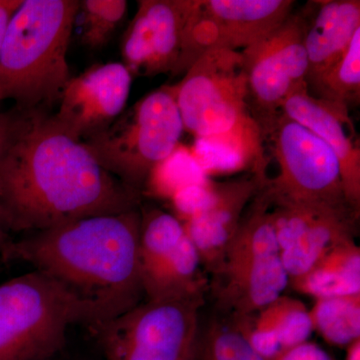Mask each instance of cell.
Segmentation results:
<instances>
[{"label":"cell","instance_id":"6da1fadb","mask_svg":"<svg viewBox=\"0 0 360 360\" xmlns=\"http://www.w3.org/2000/svg\"><path fill=\"white\" fill-rule=\"evenodd\" d=\"M132 191L97 163L45 110L8 113L0 149V226L37 233L75 220L141 205Z\"/></svg>","mask_w":360,"mask_h":360},{"label":"cell","instance_id":"7a4b0ae2","mask_svg":"<svg viewBox=\"0 0 360 360\" xmlns=\"http://www.w3.org/2000/svg\"><path fill=\"white\" fill-rule=\"evenodd\" d=\"M139 234L141 212L136 208L32 233L7 243L2 252L60 284L90 310L96 328L146 300Z\"/></svg>","mask_w":360,"mask_h":360},{"label":"cell","instance_id":"3957f363","mask_svg":"<svg viewBox=\"0 0 360 360\" xmlns=\"http://www.w3.org/2000/svg\"><path fill=\"white\" fill-rule=\"evenodd\" d=\"M172 89L184 131L217 148L229 162L266 176L264 136L248 108L240 51L207 49Z\"/></svg>","mask_w":360,"mask_h":360},{"label":"cell","instance_id":"277c9868","mask_svg":"<svg viewBox=\"0 0 360 360\" xmlns=\"http://www.w3.org/2000/svg\"><path fill=\"white\" fill-rule=\"evenodd\" d=\"M79 0H22L0 52V103L45 110L70 79L68 46Z\"/></svg>","mask_w":360,"mask_h":360},{"label":"cell","instance_id":"5b68a950","mask_svg":"<svg viewBox=\"0 0 360 360\" xmlns=\"http://www.w3.org/2000/svg\"><path fill=\"white\" fill-rule=\"evenodd\" d=\"M208 279L210 309L233 321L259 311L290 285L264 186Z\"/></svg>","mask_w":360,"mask_h":360},{"label":"cell","instance_id":"8992f818","mask_svg":"<svg viewBox=\"0 0 360 360\" xmlns=\"http://www.w3.org/2000/svg\"><path fill=\"white\" fill-rule=\"evenodd\" d=\"M92 328L94 315L39 270L0 285V360H44L65 345L73 324Z\"/></svg>","mask_w":360,"mask_h":360},{"label":"cell","instance_id":"52a82bcc","mask_svg":"<svg viewBox=\"0 0 360 360\" xmlns=\"http://www.w3.org/2000/svg\"><path fill=\"white\" fill-rule=\"evenodd\" d=\"M184 132L172 85H165L82 143L101 167L142 195L149 175L179 148Z\"/></svg>","mask_w":360,"mask_h":360},{"label":"cell","instance_id":"ba28073f","mask_svg":"<svg viewBox=\"0 0 360 360\" xmlns=\"http://www.w3.org/2000/svg\"><path fill=\"white\" fill-rule=\"evenodd\" d=\"M262 130L278 165V174L264 186L271 205L352 207L340 161L326 142L283 112Z\"/></svg>","mask_w":360,"mask_h":360},{"label":"cell","instance_id":"9c48e42d","mask_svg":"<svg viewBox=\"0 0 360 360\" xmlns=\"http://www.w3.org/2000/svg\"><path fill=\"white\" fill-rule=\"evenodd\" d=\"M206 296L143 300L90 329L106 360H191Z\"/></svg>","mask_w":360,"mask_h":360},{"label":"cell","instance_id":"30bf717a","mask_svg":"<svg viewBox=\"0 0 360 360\" xmlns=\"http://www.w3.org/2000/svg\"><path fill=\"white\" fill-rule=\"evenodd\" d=\"M200 0H139L120 42L132 77L186 72L196 60L193 32Z\"/></svg>","mask_w":360,"mask_h":360},{"label":"cell","instance_id":"8fae6325","mask_svg":"<svg viewBox=\"0 0 360 360\" xmlns=\"http://www.w3.org/2000/svg\"><path fill=\"white\" fill-rule=\"evenodd\" d=\"M139 265L144 300L206 296L208 279L200 255L172 213L141 205Z\"/></svg>","mask_w":360,"mask_h":360},{"label":"cell","instance_id":"7c38bea8","mask_svg":"<svg viewBox=\"0 0 360 360\" xmlns=\"http://www.w3.org/2000/svg\"><path fill=\"white\" fill-rule=\"evenodd\" d=\"M305 11H292L283 25L259 42L241 51L248 103L262 129L281 112L288 96L307 89L304 46Z\"/></svg>","mask_w":360,"mask_h":360},{"label":"cell","instance_id":"4fadbf2b","mask_svg":"<svg viewBox=\"0 0 360 360\" xmlns=\"http://www.w3.org/2000/svg\"><path fill=\"white\" fill-rule=\"evenodd\" d=\"M271 217L290 283L336 246L355 240L359 232V212L352 207L271 205Z\"/></svg>","mask_w":360,"mask_h":360},{"label":"cell","instance_id":"5bb4252c","mask_svg":"<svg viewBox=\"0 0 360 360\" xmlns=\"http://www.w3.org/2000/svg\"><path fill=\"white\" fill-rule=\"evenodd\" d=\"M132 79L122 63L90 66L70 77L58 112L51 115L52 122L73 141L82 142L101 134L125 110Z\"/></svg>","mask_w":360,"mask_h":360},{"label":"cell","instance_id":"9a60e30c","mask_svg":"<svg viewBox=\"0 0 360 360\" xmlns=\"http://www.w3.org/2000/svg\"><path fill=\"white\" fill-rule=\"evenodd\" d=\"M267 179L248 172L236 179L212 182L201 189L195 205L181 220L208 276L219 264L245 210Z\"/></svg>","mask_w":360,"mask_h":360},{"label":"cell","instance_id":"2e32d148","mask_svg":"<svg viewBox=\"0 0 360 360\" xmlns=\"http://www.w3.org/2000/svg\"><path fill=\"white\" fill-rule=\"evenodd\" d=\"M295 6L292 0H200L194 51L198 56L212 47L245 51L276 32Z\"/></svg>","mask_w":360,"mask_h":360},{"label":"cell","instance_id":"e0dca14e","mask_svg":"<svg viewBox=\"0 0 360 360\" xmlns=\"http://www.w3.org/2000/svg\"><path fill=\"white\" fill-rule=\"evenodd\" d=\"M281 112L295 120L333 149L341 168L347 202L360 213V146L349 108L300 90L284 101Z\"/></svg>","mask_w":360,"mask_h":360},{"label":"cell","instance_id":"ac0fdd59","mask_svg":"<svg viewBox=\"0 0 360 360\" xmlns=\"http://www.w3.org/2000/svg\"><path fill=\"white\" fill-rule=\"evenodd\" d=\"M304 11L309 86L340 58L360 30V1L314 0Z\"/></svg>","mask_w":360,"mask_h":360},{"label":"cell","instance_id":"d6986e66","mask_svg":"<svg viewBox=\"0 0 360 360\" xmlns=\"http://www.w3.org/2000/svg\"><path fill=\"white\" fill-rule=\"evenodd\" d=\"M231 321L264 360H274L291 348L309 341L314 333L307 305L285 295L255 314Z\"/></svg>","mask_w":360,"mask_h":360},{"label":"cell","instance_id":"ffe728a7","mask_svg":"<svg viewBox=\"0 0 360 360\" xmlns=\"http://www.w3.org/2000/svg\"><path fill=\"white\" fill-rule=\"evenodd\" d=\"M290 286L314 300L360 295V248L356 240L336 246Z\"/></svg>","mask_w":360,"mask_h":360},{"label":"cell","instance_id":"44dd1931","mask_svg":"<svg viewBox=\"0 0 360 360\" xmlns=\"http://www.w3.org/2000/svg\"><path fill=\"white\" fill-rule=\"evenodd\" d=\"M205 305L200 311L191 360H264L231 319L210 307L205 310Z\"/></svg>","mask_w":360,"mask_h":360},{"label":"cell","instance_id":"7402d4cb","mask_svg":"<svg viewBox=\"0 0 360 360\" xmlns=\"http://www.w3.org/2000/svg\"><path fill=\"white\" fill-rule=\"evenodd\" d=\"M309 314L314 331L329 345L347 348L360 340V295L319 298Z\"/></svg>","mask_w":360,"mask_h":360},{"label":"cell","instance_id":"603a6c76","mask_svg":"<svg viewBox=\"0 0 360 360\" xmlns=\"http://www.w3.org/2000/svg\"><path fill=\"white\" fill-rule=\"evenodd\" d=\"M311 96L340 105H356L360 101V30L347 51L326 72L307 86Z\"/></svg>","mask_w":360,"mask_h":360},{"label":"cell","instance_id":"cb8c5ba5","mask_svg":"<svg viewBox=\"0 0 360 360\" xmlns=\"http://www.w3.org/2000/svg\"><path fill=\"white\" fill-rule=\"evenodd\" d=\"M125 0H84L79 1L82 13V44L91 51L103 49L112 39L127 13Z\"/></svg>","mask_w":360,"mask_h":360},{"label":"cell","instance_id":"d4e9b609","mask_svg":"<svg viewBox=\"0 0 360 360\" xmlns=\"http://www.w3.org/2000/svg\"><path fill=\"white\" fill-rule=\"evenodd\" d=\"M193 155L179 146L172 155L163 160L149 175L142 196L146 194L172 198L184 187L191 186L189 172L193 169Z\"/></svg>","mask_w":360,"mask_h":360},{"label":"cell","instance_id":"484cf974","mask_svg":"<svg viewBox=\"0 0 360 360\" xmlns=\"http://www.w3.org/2000/svg\"><path fill=\"white\" fill-rule=\"evenodd\" d=\"M274 360H335L316 343L307 342L291 348Z\"/></svg>","mask_w":360,"mask_h":360},{"label":"cell","instance_id":"4316f807","mask_svg":"<svg viewBox=\"0 0 360 360\" xmlns=\"http://www.w3.org/2000/svg\"><path fill=\"white\" fill-rule=\"evenodd\" d=\"M22 0H0V52L4 44L7 26Z\"/></svg>","mask_w":360,"mask_h":360},{"label":"cell","instance_id":"83f0119b","mask_svg":"<svg viewBox=\"0 0 360 360\" xmlns=\"http://www.w3.org/2000/svg\"><path fill=\"white\" fill-rule=\"evenodd\" d=\"M345 360H360V340L347 348V356Z\"/></svg>","mask_w":360,"mask_h":360},{"label":"cell","instance_id":"f1b7e54d","mask_svg":"<svg viewBox=\"0 0 360 360\" xmlns=\"http://www.w3.org/2000/svg\"><path fill=\"white\" fill-rule=\"evenodd\" d=\"M7 125V115H0V149L4 141Z\"/></svg>","mask_w":360,"mask_h":360},{"label":"cell","instance_id":"f546056e","mask_svg":"<svg viewBox=\"0 0 360 360\" xmlns=\"http://www.w3.org/2000/svg\"><path fill=\"white\" fill-rule=\"evenodd\" d=\"M7 238H8V236H7L6 232L4 231V229H1V226H0V250L1 251L4 250V246L8 243Z\"/></svg>","mask_w":360,"mask_h":360}]
</instances>
